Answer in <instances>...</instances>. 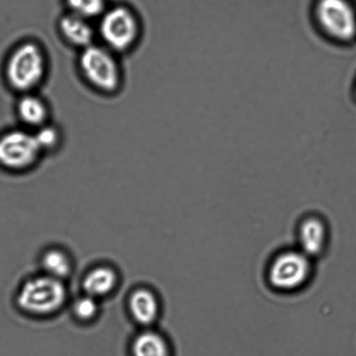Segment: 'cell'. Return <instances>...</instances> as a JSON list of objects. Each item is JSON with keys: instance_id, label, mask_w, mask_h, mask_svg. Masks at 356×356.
Listing matches in <instances>:
<instances>
[{"instance_id": "1", "label": "cell", "mask_w": 356, "mask_h": 356, "mask_svg": "<svg viewBox=\"0 0 356 356\" xmlns=\"http://www.w3.org/2000/svg\"><path fill=\"white\" fill-rule=\"evenodd\" d=\"M68 302L66 282L41 272L24 279L15 295L17 309L31 318L47 319L57 316Z\"/></svg>"}, {"instance_id": "2", "label": "cell", "mask_w": 356, "mask_h": 356, "mask_svg": "<svg viewBox=\"0 0 356 356\" xmlns=\"http://www.w3.org/2000/svg\"><path fill=\"white\" fill-rule=\"evenodd\" d=\"M48 67L47 51L41 44L31 40L21 42L7 59V83L20 95L36 92L47 79Z\"/></svg>"}, {"instance_id": "3", "label": "cell", "mask_w": 356, "mask_h": 356, "mask_svg": "<svg viewBox=\"0 0 356 356\" xmlns=\"http://www.w3.org/2000/svg\"><path fill=\"white\" fill-rule=\"evenodd\" d=\"M118 56L104 45L93 44L79 51L78 67L86 83L104 95H113L123 86Z\"/></svg>"}, {"instance_id": "4", "label": "cell", "mask_w": 356, "mask_h": 356, "mask_svg": "<svg viewBox=\"0 0 356 356\" xmlns=\"http://www.w3.org/2000/svg\"><path fill=\"white\" fill-rule=\"evenodd\" d=\"M314 275V260L298 248L279 251L268 264L266 280L275 291L292 294L305 289Z\"/></svg>"}, {"instance_id": "5", "label": "cell", "mask_w": 356, "mask_h": 356, "mask_svg": "<svg viewBox=\"0 0 356 356\" xmlns=\"http://www.w3.org/2000/svg\"><path fill=\"white\" fill-rule=\"evenodd\" d=\"M312 17L314 29L327 43L346 44L356 37V12L348 0H316Z\"/></svg>"}, {"instance_id": "6", "label": "cell", "mask_w": 356, "mask_h": 356, "mask_svg": "<svg viewBox=\"0 0 356 356\" xmlns=\"http://www.w3.org/2000/svg\"><path fill=\"white\" fill-rule=\"evenodd\" d=\"M97 36L100 44L118 55L131 51L142 36V26L137 14L124 6L107 8L99 19Z\"/></svg>"}, {"instance_id": "7", "label": "cell", "mask_w": 356, "mask_h": 356, "mask_svg": "<svg viewBox=\"0 0 356 356\" xmlns=\"http://www.w3.org/2000/svg\"><path fill=\"white\" fill-rule=\"evenodd\" d=\"M43 156L33 132L13 129L0 137V166L13 172L33 169Z\"/></svg>"}, {"instance_id": "8", "label": "cell", "mask_w": 356, "mask_h": 356, "mask_svg": "<svg viewBox=\"0 0 356 356\" xmlns=\"http://www.w3.org/2000/svg\"><path fill=\"white\" fill-rule=\"evenodd\" d=\"M162 301L158 292L148 286L131 289L127 299V310L139 329L155 327L162 316Z\"/></svg>"}, {"instance_id": "9", "label": "cell", "mask_w": 356, "mask_h": 356, "mask_svg": "<svg viewBox=\"0 0 356 356\" xmlns=\"http://www.w3.org/2000/svg\"><path fill=\"white\" fill-rule=\"evenodd\" d=\"M330 239L329 225L322 216L309 214L300 220L296 228V248L314 261L325 254Z\"/></svg>"}, {"instance_id": "10", "label": "cell", "mask_w": 356, "mask_h": 356, "mask_svg": "<svg viewBox=\"0 0 356 356\" xmlns=\"http://www.w3.org/2000/svg\"><path fill=\"white\" fill-rule=\"evenodd\" d=\"M120 282V273L116 267L108 264L94 265L83 275L82 293L102 302L117 292Z\"/></svg>"}, {"instance_id": "11", "label": "cell", "mask_w": 356, "mask_h": 356, "mask_svg": "<svg viewBox=\"0 0 356 356\" xmlns=\"http://www.w3.org/2000/svg\"><path fill=\"white\" fill-rule=\"evenodd\" d=\"M58 31L65 43L79 51L95 44L97 38L92 21L70 13L58 20Z\"/></svg>"}, {"instance_id": "12", "label": "cell", "mask_w": 356, "mask_h": 356, "mask_svg": "<svg viewBox=\"0 0 356 356\" xmlns=\"http://www.w3.org/2000/svg\"><path fill=\"white\" fill-rule=\"evenodd\" d=\"M16 113L24 128L31 131L50 123V108L47 101L36 92L21 94L16 104Z\"/></svg>"}, {"instance_id": "13", "label": "cell", "mask_w": 356, "mask_h": 356, "mask_svg": "<svg viewBox=\"0 0 356 356\" xmlns=\"http://www.w3.org/2000/svg\"><path fill=\"white\" fill-rule=\"evenodd\" d=\"M41 273L67 282L74 273V260L69 251L59 246H50L42 251L38 259Z\"/></svg>"}, {"instance_id": "14", "label": "cell", "mask_w": 356, "mask_h": 356, "mask_svg": "<svg viewBox=\"0 0 356 356\" xmlns=\"http://www.w3.org/2000/svg\"><path fill=\"white\" fill-rule=\"evenodd\" d=\"M132 356H172L169 341L156 327L140 329L131 345Z\"/></svg>"}, {"instance_id": "15", "label": "cell", "mask_w": 356, "mask_h": 356, "mask_svg": "<svg viewBox=\"0 0 356 356\" xmlns=\"http://www.w3.org/2000/svg\"><path fill=\"white\" fill-rule=\"evenodd\" d=\"M99 300L81 293L71 302V312L73 318L81 324H90L96 322L101 314Z\"/></svg>"}, {"instance_id": "16", "label": "cell", "mask_w": 356, "mask_h": 356, "mask_svg": "<svg viewBox=\"0 0 356 356\" xmlns=\"http://www.w3.org/2000/svg\"><path fill=\"white\" fill-rule=\"evenodd\" d=\"M69 13L90 21L99 19L107 9L106 0H66Z\"/></svg>"}, {"instance_id": "17", "label": "cell", "mask_w": 356, "mask_h": 356, "mask_svg": "<svg viewBox=\"0 0 356 356\" xmlns=\"http://www.w3.org/2000/svg\"><path fill=\"white\" fill-rule=\"evenodd\" d=\"M33 132L43 155L57 151L62 144L61 131L54 124L48 123Z\"/></svg>"}, {"instance_id": "18", "label": "cell", "mask_w": 356, "mask_h": 356, "mask_svg": "<svg viewBox=\"0 0 356 356\" xmlns=\"http://www.w3.org/2000/svg\"><path fill=\"white\" fill-rule=\"evenodd\" d=\"M355 97H356V85H355Z\"/></svg>"}]
</instances>
